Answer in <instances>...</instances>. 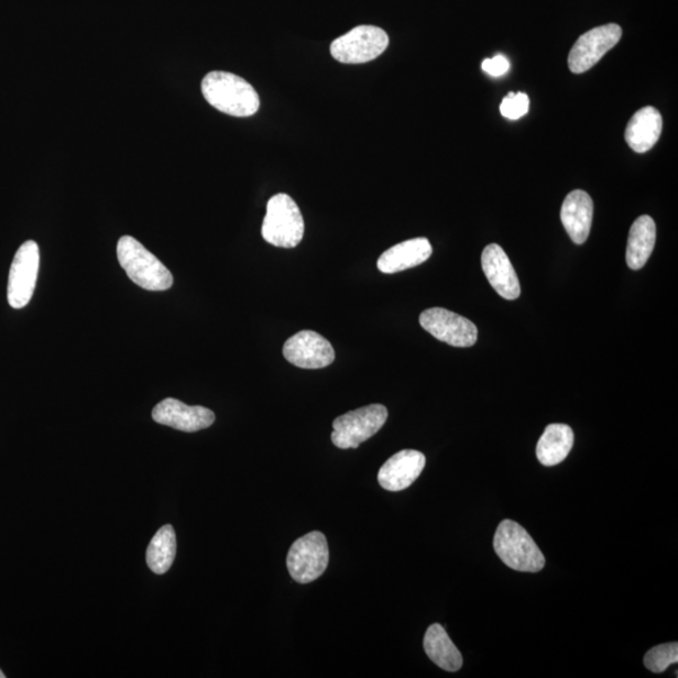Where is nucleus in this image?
Instances as JSON below:
<instances>
[{
  "label": "nucleus",
  "instance_id": "obj_22",
  "mask_svg": "<svg viewBox=\"0 0 678 678\" xmlns=\"http://www.w3.org/2000/svg\"><path fill=\"white\" fill-rule=\"evenodd\" d=\"M678 663L677 642L664 644L649 649L645 656L644 664L649 671L663 674L674 664Z\"/></svg>",
  "mask_w": 678,
  "mask_h": 678
},
{
  "label": "nucleus",
  "instance_id": "obj_11",
  "mask_svg": "<svg viewBox=\"0 0 678 678\" xmlns=\"http://www.w3.org/2000/svg\"><path fill=\"white\" fill-rule=\"evenodd\" d=\"M285 360L299 369H325L335 361V350L327 339L314 331L294 335L283 347Z\"/></svg>",
  "mask_w": 678,
  "mask_h": 678
},
{
  "label": "nucleus",
  "instance_id": "obj_9",
  "mask_svg": "<svg viewBox=\"0 0 678 678\" xmlns=\"http://www.w3.org/2000/svg\"><path fill=\"white\" fill-rule=\"evenodd\" d=\"M622 39L619 24L610 23L581 35L569 53L570 73L581 75L593 68Z\"/></svg>",
  "mask_w": 678,
  "mask_h": 678
},
{
  "label": "nucleus",
  "instance_id": "obj_14",
  "mask_svg": "<svg viewBox=\"0 0 678 678\" xmlns=\"http://www.w3.org/2000/svg\"><path fill=\"white\" fill-rule=\"evenodd\" d=\"M481 265H483L489 283L499 296L506 300L520 298L522 292L520 278H517L511 259L501 245H488L481 254Z\"/></svg>",
  "mask_w": 678,
  "mask_h": 678
},
{
  "label": "nucleus",
  "instance_id": "obj_1",
  "mask_svg": "<svg viewBox=\"0 0 678 678\" xmlns=\"http://www.w3.org/2000/svg\"><path fill=\"white\" fill-rule=\"evenodd\" d=\"M201 92L214 109L234 118H249L261 107V98L251 84L222 70H214L204 77Z\"/></svg>",
  "mask_w": 678,
  "mask_h": 678
},
{
  "label": "nucleus",
  "instance_id": "obj_7",
  "mask_svg": "<svg viewBox=\"0 0 678 678\" xmlns=\"http://www.w3.org/2000/svg\"><path fill=\"white\" fill-rule=\"evenodd\" d=\"M329 549L326 535L310 532L293 543L288 551L287 567L294 581L307 584L326 572Z\"/></svg>",
  "mask_w": 678,
  "mask_h": 678
},
{
  "label": "nucleus",
  "instance_id": "obj_10",
  "mask_svg": "<svg viewBox=\"0 0 678 678\" xmlns=\"http://www.w3.org/2000/svg\"><path fill=\"white\" fill-rule=\"evenodd\" d=\"M420 325L426 332L452 347H471L478 341V328L470 319L445 308L423 311Z\"/></svg>",
  "mask_w": 678,
  "mask_h": 678
},
{
  "label": "nucleus",
  "instance_id": "obj_2",
  "mask_svg": "<svg viewBox=\"0 0 678 678\" xmlns=\"http://www.w3.org/2000/svg\"><path fill=\"white\" fill-rule=\"evenodd\" d=\"M118 256L123 271L139 287L151 292L173 287L172 272L135 238L124 236L119 240Z\"/></svg>",
  "mask_w": 678,
  "mask_h": 678
},
{
  "label": "nucleus",
  "instance_id": "obj_17",
  "mask_svg": "<svg viewBox=\"0 0 678 678\" xmlns=\"http://www.w3.org/2000/svg\"><path fill=\"white\" fill-rule=\"evenodd\" d=\"M431 254L433 247L426 238L409 239L387 249L380 256L378 266L382 273L395 274L425 263Z\"/></svg>",
  "mask_w": 678,
  "mask_h": 678
},
{
  "label": "nucleus",
  "instance_id": "obj_5",
  "mask_svg": "<svg viewBox=\"0 0 678 678\" xmlns=\"http://www.w3.org/2000/svg\"><path fill=\"white\" fill-rule=\"evenodd\" d=\"M387 417V408L379 404L339 416L333 422L332 442L342 450L357 449L381 430Z\"/></svg>",
  "mask_w": 678,
  "mask_h": 678
},
{
  "label": "nucleus",
  "instance_id": "obj_20",
  "mask_svg": "<svg viewBox=\"0 0 678 678\" xmlns=\"http://www.w3.org/2000/svg\"><path fill=\"white\" fill-rule=\"evenodd\" d=\"M656 244V225L648 216L639 217L633 222L627 243L626 261L633 271L646 265Z\"/></svg>",
  "mask_w": 678,
  "mask_h": 678
},
{
  "label": "nucleus",
  "instance_id": "obj_23",
  "mask_svg": "<svg viewBox=\"0 0 678 678\" xmlns=\"http://www.w3.org/2000/svg\"><path fill=\"white\" fill-rule=\"evenodd\" d=\"M529 97L523 92L508 94L502 105L501 112L508 120H520L529 111Z\"/></svg>",
  "mask_w": 678,
  "mask_h": 678
},
{
  "label": "nucleus",
  "instance_id": "obj_4",
  "mask_svg": "<svg viewBox=\"0 0 678 678\" xmlns=\"http://www.w3.org/2000/svg\"><path fill=\"white\" fill-rule=\"evenodd\" d=\"M262 236L278 248H296L305 236V220L296 201L287 194H276L266 204Z\"/></svg>",
  "mask_w": 678,
  "mask_h": 678
},
{
  "label": "nucleus",
  "instance_id": "obj_18",
  "mask_svg": "<svg viewBox=\"0 0 678 678\" xmlns=\"http://www.w3.org/2000/svg\"><path fill=\"white\" fill-rule=\"evenodd\" d=\"M575 444L572 427L551 424L544 430L538 445L537 458L544 467H555L564 462Z\"/></svg>",
  "mask_w": 678,
  "mask_h": 678
},
{
  "label": "nucleus",
  "instance_id": "obj_25",
  "mask_svg": "<svg viewBox=\"0 0 678 678\" xmlns=\"http://www.w3.org/2000/svg\"><path fill=\"white\" fill-rule=\"evenodd\" d=\"M6 675L2 672V670H0V678H4Z\"/></svg>",
  "mask_w": 678,
  "mask_h": 678
},
{
  "label": "nucleus",
  "instance_id": "obj_21",
  "mask_svg": "<svg viewBox=\"0 0 678 678\" xmlns=\"http://www.w3.org/2000/svg\"><path fill=\"white\" fill-rule=\"evenodd\" d=\"M176 534L172 525H164L155 535L146 551V561L156 575H165L176 557Z\"/></svg>",
  "mask_w": 678,
  "mask_h": 678
},
{
  "label": "nucleus",
  "instance_id": "obj_13",
  "mask_svg": "<svg viewBox=\"0 0 678 678\" xmlns=\"http://www.w3.org/2000/svg\"><path fill=\"white\" fill-rule=\"evenodd\" d=\"M426 466L425 455L416 450H403L390 458L379 471V483L389 492H403L412 486Z\"/></svg>",
  "mask_w": 678,
  "mask_h": 678
},
{
  "label": "nucleus",
  "instance_id": "obj_8",
  "mask_svg": "<svg viewBox=\"0 0 678 678\" xmlns=\"http://www.w3.org/2000/svg\"><path fill=\"white\" fill-rule=\"evenodd\" d=\"M40 247L29 240L18 249L8 281V303L14 309L29 306L37 284Z\"/></svg>",
  "mask_w": 678,
  "mask_h": 678
},
{
  "label": "nucleus",
  "instance_id": "obj_3",
  "mask_svg": "<svg viewBox=\"0 0 678 678\" xmlns=\"http://www.w3.org/2000/svg\"><path fill=\"white\" fill-rule=\"evenodd\" d=\"M494 549L503 564L520 572L538 573L546 567V558L537 543L521 524L513 521L506 520L499 524Z\"/></svg>",
  "mask_w": 678,
  "mask_h": 678
},
{
  "label": "nucleus",
  "instance_id": "obj_19",
  "mask_svg": "<svg viewBox=\"0 0 678 678\" xmlns=\"http://www.w3.org/2000/svg\"><path fill=\"white\" fill-rule=\"evenodd\" d=\"M425 653L431 661L445 671L457 672L462 667V655L452 644L448 633L439 623L428 627L424 638Z\"/></svg>",
  "mask_w": 678,
  "mask_h": 678
},
{
  "label": "nucleus",
  "instance_id": "obj_24",
  "mask_svg": "<svg viewBox=\"0 0 678 678\" xmlns=\"http://www.w3.org/2000/svg\"><path fill=\"white\" fill-rule=\"evenodd\" d=\"M484 73L493 77L504 76L508 69H511V64L504 56H495L494 58H488L481 65Z\"/></svg>",
  "mask_w": 678,
  "mask_h": 678
},
{
  "label": "nucleus",
  "instance_id": "obj_6",
  "mask_svg": "<svg viewBox=\"0 0 678 678\" xmlns=\"http://www.w3.org/2000/svg\"><path fill=\"white\" fill-rule=\"evenodd\" d=\"M389 35L374 25L356 26L331 44L332 57L347 65L368 64L389 47Z\"/></svg>",
  "mask_w": 678,
  "mask_h": 678
},
{
  "label": "nucleus",
  "instance_id": "obj_16",
  "mask_svg": "<svg viewBox=\"0 0 678 678\" xmlns=\"http://www.w3.org/2000/svg\"><path fill=\"white\" fill-rule=\"evenodd\" d=\"M663 127L661 113L655 107L647 106L632 116L624 139L635 153L645 154L657 144Z\"/></svg>",
  "mask_w": 678,
  "mask_h": 678
},
{
  "label": "nucleus",
  "instance_id": "obj_15",
  "mask_svg": "<svg viewBox=\"0 0 678 678\" xmlns=\"http://www.w3.org/2000/svg\"><path fill=\"white\" fill-rule=\"evenodd\" d=\"M593 200L583 190L569 193L561 205L560 220L573 243L581 245L590 237L593 222Z\"/></svg>",
  "mask_w": 678,
  "mask_h": 678
},
{
  "label": "nucleus",
  "instance_id": "obj_12",
  "mask_svg": "<svg viewBox=\"0 0 678 678\" xmlns=\"http://www.w3.org/2000/svg\"><path fill=\"white\" fill-rule=\"evenodd\" d=\"M154 422L184 433H196L216 422L211 409L203 406H187L182 401L166 398L153 412Z\"/></svg>",
  "mask_w": 678,
  "mask_h": 678
}]
</instances>
